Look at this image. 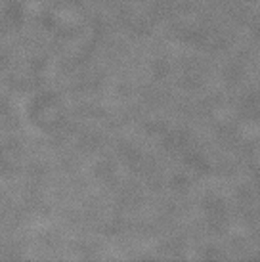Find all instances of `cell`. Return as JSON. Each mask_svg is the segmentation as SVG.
I'll list each match as a JSON object with an SVG mask.
<instances>
[]
</instances>
